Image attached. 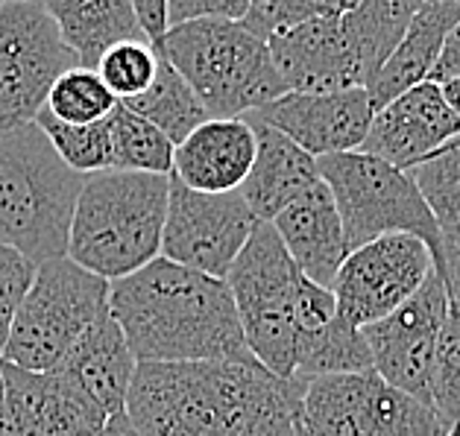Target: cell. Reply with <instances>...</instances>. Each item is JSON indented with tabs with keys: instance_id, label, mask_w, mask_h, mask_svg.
Here are the masks:
<instances>
[{
	"instance_id": "cell-7",
	"label": "cell",
	"mask_w": 460,
	"mask_h": 436,
	"mask_svg": "<svg viewBox=\"0 0 460 436\" xmlns=\"http://www.w3.org/2000/svg\"><path fill=\"white\" fill-rule=\"evenodd\" d=\"M109 305V282L68 255L36 266L0 357L30 372H53Z\"/></svg>"
},
{
	"instance_id": "cell-8",
	"label": "cell",
	"mask_w": 460,
	"mask_h": 436,
	"mask_svg": "<svg viewBox=\"0 0 460 436\" xmlns=\"http://www.w3.org/2000/svg\"><path fill=\"white\" fill-rule=\"evenodd\" d=\"M317 164L323 182L338 203L349 252L381 234L405 231L425 240L434 255V270L440 266L443 231L408 170L361 150L323 155Z\"/></svg>"
},
{
	"instance_id": "cell-13",
	"label": "cell",
	"mask_w": 460,
	"mask_h": 436,
	"mask_svg": "<svg viewBox=\"0 0 460 436\" xmlns=\"http://www.w3.org/2000/svg\"><path fill=\"white\" fill-rule=\"evenodd\" d=\"M448 308L452 301H448L446 284L434 270L429 282L405 305L361 328L376 372L390 387L425 401V405H431L434 354Z\"/></svg>"
},
{
	"instance_id": "cell-21",
	"label": "cell",
	"mask_w": 460,
	"mask_h": 436,
	"mask_svg": "<svg viewBox=\"0 0 460 436\" xmlns=\"http://www.w3.org/2000/svg\"><path fill=\"white\" fill-rule=\"evenodd\" d=\"M246 120L255 129V161L241 185V196L258 220L270 222L279 211L320 182V164L279 129L255 120L252 115H246Z\"/></svg>"
},
{
	"instance_id": "cell-9",
	"label": "cell",
	"mask_w": 460,
	"mask_h": 436,
	"mask_svg": "<svg viewBox=\"0 0 460 436\" xmlns=\"http://www.w3.org/2000/svg\"><path fill=\"white\" fill-rule=\"evenodd\" d=\"M448 428L431 405L364 369L305 381L296 436H443Z\"/></svg>"
},
{
	"instance_id": "cell-23",
	"label": "cell",
	"mask_w": 460,
	"mask_h": 436,
	"mask_svg": "<svg viewBox=\"0 0 460 436\" xmlns=\"http://www.w3.org/2000/svg\"><path fill=\"white\" fill-rule=\"evenodd\" d=\"M44 6L83 68L94 71L120 41H147L132 0H44Z\"/></svg>"
},
{
	"instance_id": "cell-41",
	"label": "cell",
	"mask_w": 460,
	"mask_h": 436,
	"mask_svg": "<svg viewBox=\"0 0 460 436\" xmlns=\"http://www.w3.org/2000/svg\"><path fill=\"white\" fill-rule=\"evenodd\" d=\"M0 4H9V0H0Z\"/></svg>"
},
{
	"instance_id": "cell-15",
	"label": "cell",
	"mask_w": 460,
	"mask_h": 436,
	"mask_svg": "<svg viewBox=\"0 0 460 436\" xmlns=\"http://www.w3.org/2000/svg\"><path fill=\"white\" fill-rule=\"evenodd\" d=\"M267 48L273 53L288 92L367 88L361 50H358L343 15L311 18L305 24L282 30L267 39Z\"/></svg>"
},
{
	"instance_id": "cell-34",
	"label": "cell",
	"mask_w": 460,
	"mask_h": 436,
	"mask_svg": "<svg viewBox=\"0 0 460 436\" xmlns=\"http://www.w3.org/2000/svg\"><path fill=\"white\" fill-rule=\"evenodd\" d=\"M132 6H136L144 36L153 44V50H159L167 36V0H132Z\"/></svg>"
},
{
	"instance_id": "cell-14",
	"label": "cell",
	"mask_w": 460,
	"mask_h": 436,
	"mask_svg": "<svg viewBox=\"0 0 460 436\" xmlns=\"http://www.w3.org/2000/svg\"><path fill=\"white\" fill-rule=\"evenodd\" d=\"M373 115V100L364 85L341 92H288L252 111L255 120L279 129L314 159L361 150Z\"/></svg>"
},
{
	"instance_id": "cell-26",
	"label": "cell",
	"mask_w": 460,
	"mask_h": 436,
	"mask_svg": "<svg viewBox=\"0 0 460 436\" xmlns=\"http://www.w3.org/2000/svg\"><path fill=\"white\" fill-rule=\"evenodd\" d=\"M36 123L44 129V135L50 138L53 150L62 155V161L76 170L80 176H94L111 170V144H109V123H62L56 120L48 109L39 111Z\"/></svg>"
},
{
	"instance_id": "cell-10",
	"label": "cell",
	"mask_w": 460,
	"mask_h": 436,
	"mask_svg": "<svg viewBox=\"0 0 460 436\" xmlns=\"http://www.w3.org/2000/svg\"><path fill=\"white\" fill-rule=\"evenodd\" d=\"M83 68L39 0L0 4V129L32 123L53 83Z\"/></svg>"
},
{
	"instance_id": "cell-29",
	"label": "cell",
	"mask_w": 460,
	"mask_h": 436,
	"mask_svg": "<svg viewBox=\"0 0 460 436\" xmlns=\"http://www.w3.org/2000/svg\"><path fill=\"white\" fill-rule=\"evenodd\" d=\"M155 68H159V53L150 41H120L100 56L94 71L118 100H129L153 85Z\"/></svg>"
},
{
	"instance_id": "cell-39",
	"label": "cell",
	"mask_w": 460,
	"mask_h": 436,
	"mask_svg": "<svg viewBox=\"0 0 460 436\" xmlns=\"http://www.w3.org/2000/svg\"><path fill=\"white\" fill-rule=\"evenodd\" d=\"M443 436H460V422H455L452 428H448V431H446Z\"/></svg>"
},
{
	"instance_id": "cell-30",
	"label": "cell",
	"mask_w": 460,
	"mask_h": 436,
	"mask_svg": "<svg viewBox=\"0 0 460 436\" xmlns=\"http://www.w3.org/2000/svg\"><path fill=\"white\" fill-rule=\"evenodd\" d=\"M431 407L446 424L460 422V310L448 308L440 340H437L431 372Z\"/></svg>"
},
{
	"instance_id": "cell-17",
	"label": "cell",
	"mask_w": 460,
	"mask_h": 436,
	"mask_svg": "<svg viewBox=\"0 0 460 436\" xmlns=\"http://www.w3.org/2000/svg\"><path fill=\"white\" fill-rule=\"evenodd\" d=\"M0 378L21 436H97L109 419L59 372H30L0 357Z\"/></svg>"
},
{
	"instance_id": "cell-35",
	"label": "cell",
	"mask_w": 460,
	"mask_h": 436,
	"mask_svg": "<svg viewBox=\"0 0 460 436\" xmlns=\"http://www.w3.org/2000/svg\"><path fill=\"white\" fill-rule=\"evenodd\" d=\"M455 76H460V21L452 27V32L446 36L443 53H440V59H437V65H434L429 83L443 85L448 80H455Z\"/></svg>"
},
{
	"instance_id": "cell-6",
	"label": "cell",
	"mask_w": 460,
	"mask_h": 436,
	"mask_svg": "<svg viewBox=\"0 0 460 436\" xmlns=\"http://www.w3.org/2000/svg\"><path fill=\"white\" fill-rule=\"evenodd\" d=\"M243 340L264 369L296 381L299 293L305 275L288 255L273 222H258L226 275Z\"/></svg>"
},
{
	"instance_id": "cell-2",
	"label": "cell",
	"mask_w": 460,
	"mask_h": 436,
	"mask_svg": "<svg viewBox=\"0 0 460 436\" xmlns=\"http://www.w3.org/2000/svg\"><path fill=\"white\" fill-rule=\"evenodd\" d=\"M109 310L138 361L258 363L226 278L155 258L109 284Z\"/></svg>"
},
{
	"instance_id": "cell-37",
	"label": "cell",
	"mask_w": 460,
	"mask_h": 436,
	"mask_svg": "<svg viewBox=\"0 0 460 436\" xmlns=\"http://www.w3.org/2000/svg\"><path fill=\"white\" fill-rule=\"evenodd\" d=\"M0 436H21V433H18V428H15L13 410H9V401H6L4 378H0Z\"/></svg>"
},
{
	"instance_id": "cell-18",
	"label": "cell",
	"mask_w": 460,
	"mask_h": 436,
	"mask_svg": "<svg viewBox=\"0 0 460 436\" xmlns=\"http://www.w3.org/2000/svg\"><path fill=\"white\" fill-rule=\"evenodd\" d=\"M270 222L299 273L314 284L332 290L349 255V246H346L343 220L329 185L320 179L288 208L279 211Z\"/></svg>"
},
{
	"instance_id": "cell-22",
	"label": "cell",
	"mask_w": 460,
	"mask_h": 436,
	"mask_svg": "<svg viewBox=\"0 0 460 436\" xmlns=\"http://www.w3.org/2000/svg\"><path fill=\"white\" fill-rule=\"evenodd\" d=\"M460 21L457 0H425L420 13L411 18L405 36L393 48L385 65L376 71L373 80L367 83L373 109L378 111L390 100L411 92L413 85L429 83L437 59L443 53L446 36Z\"/></svg>"
},
{
	"instance_id": "cell-16",
	"label": "cell",
	"mask_w": 460,
	"mask_h": 436,
	"mask_svg": "<svg viewBox=\"0 0 460 436\" xmlns=\"http://www.w3.org/2000/svg\"><path fill=\"white\" fill-rule=\"evenodd\" d=\"M457 135L460 118L446 103L443 88L437 83H420L376 111L361 153L376 155L399 170H411Z\"/></svg>"
},
{
	"instance_id": "cell-33",
	"label": "cell",
	"mask_w": 460,
	"mask_h": 436,
	"mask_svg": "<svg viewBox=\"0 0 460 436\" xmlns=\"http://www.w3.org/2000/svg\"><path fill=\"white\" fill-rule=\"evenodd\" d=\"M440 231H443V255H440V266H437V275L443 278L452 308L460 310V222L457 226H446Z\"/></svg>"
},
{
	"instance_id": "cell-4",
	"label": "cell",
	"mask_w": 460,
	"mask_h": 436,
	"mask_svg": "<svg viewBox=\"0 0 460 436\" xmlns=\"http://www.w3.org/2000/svg\"><path fill=\"white\" fill-rule=\"evenodd\" d=\"M83 185L36 120L0 129V243L36 266L65 258Z\"/></svg>"
},
{
	"instance_id": "cell-20",
	"label": "cell",
	"mask_w": 460,
	"mask_h": 436,
	"mask_svg": "<svg viewBox=\"0 0 460 436\" xmlns=\"http://www.w3.org/2000/svg\"><path fill=\"white\" fill-rule=\"evenodd\" d=\"M136 366L138 357L132 354L127 334L106 305L53 372L68 378L100 413L115 416V413L127 410Z\"/></svg>"
},
{
	"instance_id": "cell-25",
	"label": "cell",
	"mask_w": 460,
	"mask_h": 436,
	"mask_svg": "<svg viewBox=\"0 0 460 436\" xmlns=\"http://www.w3.org/2000/svg\"><path fill=\"white\" fill-rule=\"evenodd\" d=\"M106 123L111 144V170L171 176L176 144L159 126H153L147 118L136 115L123 103L115 106Z\"/></svg>"
},
{
	"instance_id": "cell-5",
	"label": "cell",
	"mask_w": 460,
	"mask_h": 436,
	"mask_svg": "<svg viewBox=\"0 0 460 436\" xmlns=\"http://www.w3.org/2000/svg\"><path fill=\"white\" fill-rule=\"evenodd\" d=\"M155 53L182 74L208 118H246L288 94L267 41L243 21H188L167 30Z\"/></svg>"
},
{
	"instance_id": "cell-38",
	"label": "cell",
	"mask_w": 460,
	"mask_h": 436,
	"mask_svg": "<svg viewBox=\"0 0 460 436\" xmlns=\"http://www.w3.org/2000/svg\"><path fill=\"white\" fill-rule=\"evenodd\" d=\"M443 88V97H446V103L452 106V111L460 118V76H455V80H448L440 85Z\"/></svg>"
},
{
	"instance_id": "cell-32",
	"label": "cell",
	"mask_w": 460,
	"mask_h": 436,
	"mask_svg": "<svg viewBox=\"0 0 460 436\" xmlns=\"http://www.w3.org/2000/svg\"><path fill=\"white\" fill-rule=\"evenodd\" d=\"M252 0H167V30L188 21H243Z\"/></svg>"
},
{
	"instance_id": "cell-3",
	"label": "cell",
	"mask_w": 460,
	"mask_h": 436,
	"mask_svg": "<svg viewBox=\"0 0 460 436\" xmlns=\"http://www.w3.org/2000/svg\"><path fill=\"white\" fill-rule=\"evenodd\" d=\"M171 176L103 170L85 176L71 220L68 258L118 282L162 255Z\"/></svg>"
},
{
	"instance_id": "cell-27",
	"label": "cell",
	"mask_w": 460,
	"mask_h": 436,
	"mask_svg": "<svg viewBox=\"0 0 460 436\" xmlns=\"http://www.w3.org/2000/svg\"><path fill=\"white\" fill-rule=\"evenodd\" d=\"M413 185L420 187L425 205L431 208L437 226H457L460 222V135L446 141L429 159L411 167Z\"/></svg>"
},
{
	"instance_id": "cell-11",
	"label": "cell",
	"mask_w": 460,
	"mask_h": 436,
	"mask_svg": "<svg viewBox=\"0 0 460 436\" xmlns=\"http://www.w3.org/2000/svg\"><path fill=\"white\" fill-rule=\"evenodd\" d=\"M258 222L261 220L252 214L241 191L203 194L171 176L162 258L211 278H226Z\"/></svg>"
},
{
	"instance_id": "cell-24",
	"label": "cell",
	"mask_w": 460,
	"mask_h": 436,
	"mask_svg": "<svg viewBox=\"0 0 460 436\" xmlns=\"http://www.w3.org/2000/svg\"><path fill=\"white\" fill-rule=\"evenodd\" d=\"M120 103L136 111V115L147 118L173 144H182L199 123L208 120V111L199 103L194 88L182 80V74L162 53H159V68H155L153 85L136 97L120 100Z\"/></svg>"
},
{
	"instance_id": "cell-36",
	"label": "cell",
	"mask_w": 460,
	"mask_h": 436,
	"mask_svg": "<svg viewBox=\"0 0 460 436\" xmlns=\"http://www.w3.org/2000/svg\"><path fill=\"white\" fill-rule=\"evenodd\" d=\"M97 436H141V431L132 424L127 410H123V413H115V416H109Z\"/></svg>"
},
{
	"instance_id": "cell-43",
	"label": "cell",
	"mask_w": 460,
	"mask_h": 436,
	"mask_svg": "<svg viewBox=\"0 0 460 436\" xmlns=\"http://www.w3.org/2000/svg\"><path fill=\"white\" fill-rule=\"evenodd\" d=\"M457 4H460V0H457Z\"/></svg>"
},
{
	"instance_id": "cell-40",
	"label": "cell",
	"mask_w": 460,
	"mask_h": 436,
	"mask_svg": "<svg viewBox=\"0 0 460 436\" xmlns=\"http://www.w3.org/2000/svg\"><path fill=\"white\" fill-rule=\"evenodd\" d=\"M258 4H267V0H252V6H258ZM252 6H250V9H252Z\"/></svg>"
},
{
	"instance_id": "cell-42",
	"label": "cell",
	"mask_w": 460,
	"mask_h": 436,
	"mask_svg": "<svg viewBox=\"0 0 460 436\" xmlns=\"http://www.w3.org/2000/svg\"><path fill=\"white\" fill-rule=\"evenodd\" d=\"M39 4H44V0H39Z\"/></svg>"
},
{
	"instance_id": "cell-1",
	"label": "cell",
	"mask_w": 460,
	"mask_h": 436,
	"mask_svg": "<svg viewBox=\"0 0 460 436\" xmlns=\"http://www.w3.org/2000/svg\"><path fill=\"white\" fill-rule=\"evenodd\" d=\"M302 389L261 363L138 361L127 416L141 436H296Z\"/></svg>"
},
{
	"instance_id": "cell-31",
	"label": "cell",
	"mask_w": 460,
	"mask_h": 436,
	"mask_svg": "<svg viewBox=\"0 0 460 436\" xmlns=\"http://www.w3.org/2000/svg\"><path fill=\"white\" fill-rule=\"evenodd\" d=\"M32 275H36V264H30L13 246L0 243V352H4L9 328H13V317L27 293Z\"/></svg>"
},
{
	"instance_id": "cell-19",
	"label": "cell",
	"mask_w": 460,
	"mask_h": 436,
	"mask_svg": "<svg viewBox=\"0 0 460 436\" xmlns=\"http://www.w3.org/2000/svg\"><path fill=\"white\" fill-rule=\"evenodd\" d=\"M252 161V123L246 118H208L182 144H176L171 176L203 194H232L241 191Z\"/></svg>"
},
{
	"instance_id": "cell-12",
	"label": "cell",
	"mask_w": 460,
	"mask_h": 436,
	"mask_svg": "<svg viewBox=\"0 0 460 436\" xmlns=\"http://www.w3.org/2000/svg\"><path fill=\"white\" fill-rule=\"evenodd\" d=\"M434 273V255L417 234L393 231L358 246L334 278V301L343 322L373 326L417 293Z\"/></svg>"
},
{
	"instance_id": "cell-28",
	"label": "cell",
	"mask_w": 460,
	"mask_h": 436,
	"mask_svg": "<svg viewBox=\"0 0 460 436\" xmlns=\"http://www.w3.org/2000/svg\"><path fill=\"white\" fill-rule=\"evenodd\" d=\"M120 100L106 88L100 74L92 68H71L53 83L44 109L62 123H97L106 120Z\"/></svg>"
}]
</instances>
